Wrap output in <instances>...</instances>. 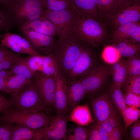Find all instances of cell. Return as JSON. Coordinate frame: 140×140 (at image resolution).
I'll return each mask as SVG.
<instances>
[{"label": "cell", "mask_w": 140, "mask_h": 140, "mask_svg": "<svg viewBox=\"0 0 140 140\" xmlns=\"http://www.w3.org/2000/svg\"><path fill=\"white\" fill-rule=\"evenodd\" d=\"M10 108L25 113L44 111L49 110L37 89L34 79L20 89L11 93L9 100Z\"/></svg>", "instance_id": "obj_1"}, {"label": "cell", "mask_w": 140, "mask_h": 140, "mask_svg": "<svg viewBox=\"0 0 140 140\" xmlns=\"http://www.w3.org/2000/svg\"><path fill=\"white\" fill-rule=\"evenodd\" d=\"M82 44L73 34L59 39L52 55L58 65V73L66 78L81 52Z\"/></svg>", "instance_id": "obj_2"}, {"label": "cell", "mask_w": 140, "mask_h": 140, "mask_svg": "<svg viewBox=\"0 0 140 140\" xmlns=\"http://www.w3.org/2000/svg\"><path fill=\"white\" fill-rule=\"evenodd\" d=\"M5 10L15 27L43 16L42 0H10L0 5Z\"/></svg>", "instance_id": "obj_3"}, {"label": "cell", "mask_w": 140, "mask_h": 140, "mask_svg": "<svg viewBox=\"0 0 140 140\" xmlns=\"http://www.w3.org/2000/svg\"><path fill=\"white\" fill-rule=\"evenodd\" d=\"M74 34L81 42L96 47L106 38V32L104 26L95 19L81 16Z\"/></svg>", "instance_id": "obj_4"}, {"label": "cell", "mask_w": 140, "mask_h": 140, "mask_svg": "<svg viewBox=\"0 0 140 140\" xmlns=\"http://www.w3.org/2000/svg\"><path fill=\"white\" fill-rule=\"evenodd\" d=\"M81 16L73 7L45 13L43 15L57 27L59 33V39L74 34Z\"/></svg>", "instance_id": "obj_5"}, {"label": "cell", "mask_w": 140, "mask_h": 140, "mask_svg": "<svg viewBox=\"0 0 140 140\" xmlns=\"http://www.w3.org/2000/svg\"><path fill=\"white\" fill-rule=\"evenodd\" d=\"M50 116L44 111L25 113L10 108L0 117L2 123L20 124L36 129L48 125Z\"/></svg>", "instance_id": "obj_6"}, {"label": "cell", "mask_w": 140, "mask_h": 140, "mask_svg": "<svg viewBox=\"0 0 140 140\" xmlns=\"http://www.w3.org/2000/svg\"><path fill=\"white\" fill-rule=\"evenodd\" d=\"M68 117L67 114L64 113L50 116L48 125L36 129L37 140H65Z\"/></svg>", "instance_id": "obj_7"}, {"label": "cell", "mask_w": 140, "mask_h": 140, "mask_svg": "<svg viewBox=\"0 0 140 140\" xmlns=\"http://www.w3.org/2000/svg\"><path fill=\"white\" fill-rule=\"evenodd\" d=\"M19 30L35 51L43 56L52 54L56 43L54 37L29 30Z\"/></svg>", "instance_id": "obj_8"}, {"label": "cell", "mask_w": 140, "mask_h": 140, "mask_svg": "<svg viewBox=\"0 0 140 140\" xmlns=\"http://www.w3.org/2000/svg\"><path fill=\"white\" fill-rule=\"evenodd\" d=\"M110 73V70L106 66L95 65L86 75L79 80L87 94L92 95L101 88Z\"/></svg>", "instance_id": "obj_9"}, {"label": "cell", "mask_w": 140, "mask_h": 140, "mask_svg": "<svg viewBox=\"0 0 140 140\" xmlns=\"http://www.w3.org/2000/svg\"><path fill=\"white\" fill-rule=\"evenodd\" d=\"M90 105L95 119L100 123L117 115L116 108L110 95L104 93L94 98Z\"/></svg>", "instance_id": "obj_10"}, {"label": "cell", "mask_w": 140, "mask_h": 140, "mask_svg": "<svg viewBox=\"0 0 140 140\" xmlns=\"http://www.w3.org/2000/svg\"><path fill=\"white\" fill-rule=\"evenodd\" d=\"M93 51L83 44L80 55L66 79L67 81L80 78L95 66V57Z\"/></svg>", "instance_id": "obj_11"}, {"label": "cell", "mask_w": 140, "mask_h": 140, "mask_svg": "<svg viewBox=\"0 0 140 140\" xmlns=\"http://www.w3.org/2000/svg\"><path fill=\"white\" fill-rule=\"evenodd\" d=\"M54 75H47L41 71L36 73L34 80L36 88L47 106H54Z\"/></svg>", "instance_id": "obj_12"}, {"label": "cell", "mask_w": 140, "mask_h": 140, "mask_svg": "<svg viewBox=\"0 0 140 140\" xmlns=\"http://www.w3.org/2000/svg\"><path fill=\"white\" fill-rule=\"evenodd\" d=\"M1 44L18 53L43 56L33 50L25 38L18 34L11 33L9 31H5Z\"/></svg>", "instance_id": "obj_13"}, {"label": "cell", "mask_w": 140, "mask_h": 140, "mask_svg": "<svg viewBox=\"0 0 140 140\" xmlns=\"http://www.w3.org/2000/svg\"><path fill=\"white\" fill-rule=\"evenodd\" d=\"M55 89L54 107L57 113L69 112L67 107L66 78L58 73L54 75Z\"/></svg>", "instance_id": "obj_14"}, {"label": "cell", "mask_w": 140, "mask_h": 140, "mask_svg": "<svg viewBox=\"0 0 140 140\" xmlns=\"http://www.w3.org/2000/svg\"><path fill=\"white\" fill-rule=\"evenodd\" d=\"M139 0L121 9L111 17L112 24L116 27L128 23L139 22L140 18Z\"/></svg>", "instance_id": "obj_15"}, {"label": "cell", "mask_w": 140, "mask_h": 140, "mask_svg": "<svg viewBox=\"0 0 140 140\" xmlns=\"http://www.w3.org/2000/svg\"><path fill=\"white\" fill-rule=\"evenodd\" d=\"M87 94L86 90L79 80L67 81L66 95L69 112H71L79 105Z\"/></svg>", "instance_id": "obj_16"}, {"label": "cell", "mask_w": 140, "mask_h": 140, "mask_svg": "<svg viewBox=\"0 0 140 140\" xmlns=\"http://www.w3.org/2000/svg\"><path fill=\"white\" fill-rule=\"evenodd\" d=\"M98 14L106 18H111L125 7L133 3L136 0H95Z\"/></svg>", "instance_id": "obj_17"}, {"label": "cell", "mask_w": 140, "mask_h": 140, "mask_svg": "<svg viewBox=\"0 0 140 140\" xmlns=\"http://www.w3.org/2000/svg\"><path fill=\"white\" fill-rule=\"evenodd\" d=\"M23 27L25 30L35 31L54 37L58 36V32L55 25L43 16L25 23Z\"/></svg>", "instance_id": "obj_18"}, {"label": "cell", "mask_w": 140, "mask_h": 140, "mask_svg": "<svg viewBox=\"0 0 140 140\" xmlns=\"http://www.w3.org/2000/svg\"><path fill=\"white\" fill-rule=\"evenodd\" d=\"M71 112L68 120L78 125L84 126L95 122L92 116L88 103L78 105Z\"/></svg>", "instance_id": "obj_19"}, {"label": "cell", "mask_w": 140, "mask_h": 140, "mask_svg": "<svg viewBox=\"0 0 140 140\" xmlns=\"http://www.w3.org/2000/svg\"><path fill=\"white\" fill-rule=\"evenodd\" d=\"M73 7L81 15L95 19L98 14L95 0H69Z\"/></svg>", "instance_id": "obj_20"}, {"label": "cell", "mask_w": 140, "mask_h": 140, "mask_svg": "<svg viewBox=\"0 0 140 140\" xmlns=\"http://www.w3.org/2000/svg\"><path fill=\"white\" fill-rule=\"evenodd\" d=\"M140 26L139 22L124 24L117 27L113 36V41L116 44L128 39Z\"/></svg>", "instance_id": "obj_21"}, {"label": "cell", "mask_w": 140, "mask_h": 140, "mask_svg": "<svg viewBox=\"0 0 140 140\" xmlns=\"http://www.w3.org/2000/svg\"><path fill=\"white\" fill-rule=\"evenodd\" d=\"M15 124L12 126L10 140H37L36 129L22 125Z\"/></svg>", "instance_id": "obj_22"}, {"label": "cell", "mask_w": 140, "mask_h": 140, "mask_svg": "<svg viewBox=\"0 0 140 140\" xmlns=\"http://www.w3.org/2000/svg\"><path fill=\"white\" fill-rule=\"evenodd\" d=\"M11 70L15 75H22L31 81L35 78L36 73L30 68L25 57H21L20 55L16 58L15 64Z\"/></svg>", "instance_id": "obj_23"}, {"label": "cell", "mask_w": 140, "mask_h": 140, "mask_svg": "<svg viewBox=\"0 0 140 140\" xmlns=\"http://www.w3.org/2000/svg\"><path fill=\"white\" fill-rule=\"evenodd\" d=\"M31 81L22 75L12 76L5 81L3 91L7 93H11L22 88Z\"/></svg>", "instance_id": "obj_24"}, {"label": "cell", "mask_w": 140, "mask_h": 140, "mask_svg": "<svg viewBox=\"0 0 140 140\" xmlns=\"http://www.w3.org/2000/svg\"><path fill=\"white\" fill-rule=\"evenodd\" d=\"M115 47L121 55L127 58L139 55V43H133L128 40L116 44Z\"/></svg>", "instance_id": "obj_25"}, {"label": "cell", "mask_w": 140, "mask_h": 140, "mask_svg": "<svg viewBox=\"0 0 140 140\" xmlns=\"http://www.w3.org/2000/svg\"><path fill=\"white\" fill-rule=\"evenodd\" d=\"M44 13L73 7L69 0H42Z\"/></svg>", "instance_id": "obj_26"}, {"label": "cell", "mask_w": 140, "mask_h": 140, "mask_svg": "<svg viewBox=\"0 0 140 140\" xmlns=\"http://www.w3.org/2000/svg\"><path fill=\"white\" fill-rule=\"evenodd\" d=\"M109 90L110 95L113 102L116 108L121 114L127 106L121 89L111 84L109 87Z\"/></svg>", "instance_id": "obj_27"}, {"label": "cell", "mask_w": 140, "mask_h": 140, "mask_svg": "<svg viewBox=\"0 0 140 140\" xmlns=\"http://www.w3.org/2000/svg\"><path fill=\"white\" fill-rule=\"evenodd\" d=\"M140 111L138 108L127 106L122 112L125 126L128 127L138 121L140 116Z\"/></svg>", "instance_id": "obj_28"}, {"label": "cell", "mask_w": 140, "mask_h": 140, "mask_svg": "<svg viewBox=\"0 0 140 140\" xmlns=\"http://www.w3.org/2000/svg\"><path fill=\"white\" fill-rule=\"evenodd\" d=\"M123 87L125 93L132 92L140 95V74L135 76H126Z\"/></svg>", "instance_id": "obj_29"}, {"label": "cell", "mask_w": 140, "mask_h": 140, "mask_svg": "<svg viewBox=\"0 0 140 140\" xmlns=\"http://www.w3.org/2000/svg\"><path fill=\"white\" fill-rule=\"evenodd\" d=\"M127 76L140 74V59L139 55L127 58L125 60Z\"/></svg>", "instance_id": "obj_30"}, {"label": "cell", "mask_w": 140, "mask_h": 140, "mask_svg": "<svg viewBox=\"0 0 140 140\" xmlns=\"http://www.w3.org/2000/svg\"><path fill=\"white\" fill-rule=\"evenodd\" d=\"M88 136L87 128L83 126L79 125L72 129L68 134H67L65 140H88Z\"/></svg>", "instance_id": "obj_31"}, {"label": "cell", "mask_w": 140, "mask_h": 140, "mask_svg": "<svg viewBox=\"0 0 140 140\" xmlns=\"http://www.w3.org/2000/svg\"><path fill=\"white\" fill-rule=\"evenodd\" d=\"M120 55L115 46L110 45L104 48L102 53V57L106 62L114 64L120 59Z\"/></svg>", "instance_id": "obj_32"}, {"label": "cell", "mask_w": 140, "mask_h": 140, "mask_svg": "<svg viewBox=\"0 0 140 140\" xmlns=\"http://www.w3.org/2000/svg\"><path fill=\"white\" fill-rule=\"evenodd\" d=\"M44 56L29 55L25 57L27 63L34 73L42 72L44 67Z\"/></svg>", "instance_id": "obj_33"}, {"label": "cell", "mask_w": 140, "mask_h": 140, "mask_svg": "<svg viewBox=\"0 0 140 140\" xmlns=\"http://www.w3.org/2000/svg\"><path fill=\"white\" fill-rule=\"evenodd\" d=\"M15 27L5 10L0 6V39L3 37L1 33L2 31H9Z\"/></svg>", "instance_id": "obj_34"}, {"label": "cell", "mask_w": 140, "mask_h": 140, "mask_svg": "<svg viewBox=\"0 0 140 140\" xmlns=\"http://www.w3.org/2000/svg\"><path fill=\"white\" fill-rule=\"evenodd\" d=\"M113 82L112 84L114 86L121 89L127 76L125 61L124 64L117 71L112 74Z\"/></svg>", "instance_id": "obj_35"}, {"label": "cell", "mask_w": 140, "mask_h": 140, "mask_svg": "<svg viewBox=\"0 0 140 140\" xmlns=\"http://www.w3.org/2000/svg\"><path fill=\"white\" fill-rule=\"evenodd\" d=\"M127 106L139 108L140 107V95L132 92L126 93L124 96Z\"/></svg>", "instance_id": "obj_36"}, {"label": "cell", "mask_w": 140, "mask_h": 140, "mask_svg": "<svg viewBox=\"0 0 140 140\" xmlns=\"http://www.w3.org/2000/svg\"><path fill=\"white\" fill-rule=\"evenodd\" d=\"M20 54L11 51L2 62L3 69L11 70L15 64L16 58Z\"/></svg>", "instance_id": "obj_37"}, {"label": "cell", "mask_w": 140, "mask_h": 140, "mask_svg": "<svg viewBox=\"0 0 140 140\" xmlns=\"http://www.w3.org/2000/svg\"><path fill=\"white\" fill-rule=\"evenodd\" d=\"M134 123L131 131L130 139L133 140H140V121L138 120Z\"/></svg>", "instance_id": "obj_38"}, {"label": "cell", "mask_w": 140, "mask_h": 140, "mask_svg": "<svg viewBox=\"0 0 140 140\" xmlns=\"http://www.w3.org/2000/svg\"><path fill=\"white\" fill-rule=\"evenodd\" d=\"M87 129L88 140H102L99 132L97 128L96 124L93 125L91 128Z\"/></svg>", "instance_id": "obj_39"}, {"label": "cell", "mask_w": 140, "mask_h": 140, "mask_svg": "<svg viewBox=\"0 0 140 140\" xmlns=\"http://www.w3.org/2000/svg\"><path fill=\"white\" fill-rule=\"evenodd\" d=\"M9 100L0 94V114H3L10 108Z\"/></svg>", "instance_id": "obj_40"}, {"label": "cell", "mask_w": 140, "mask_h": 140, "mask_svg": "<svg viewBox=\"0 0 140 140\" xmlns=\"http://www.w3.org/2000/svg\"><path fill=\"white\" fill-rule=\"evenodd\" d=\"M107 120L114 129H119L122 130V125L117 114L111 117Z\"/></svg>", "instance_id": "obj_41"}, {"label": "cell", "mask_w": 140, "mask_h": 140, "mask_svg": "<svg viewBox=\"0 0 140 140\" xmlns=\"http://www.w3.org/2000/svg\"><path fill=\"white\" fill-rule=\"evenodd\" d=\"M11 51L7 46L1 43L0 44V71L3 69L2 64L3 61Z\"/></svg>", "instance_id": "obj_42"}, {"label": "cell", "mask_w": 140, "mask_h": 140, "mask_svg": "<svg viewBox=\"0 0 140 140\" xmlns=\"http://www.w3.org/2000/svg\"><path fill=\"white\" fill-rule=\"evenodd\" d=\"M96 124L107 133L111 135L114 129L107 120L100 123H97Z\"/></svg>", "instance_id": "obj_43"}, {"label": "cell", "mask_w": 140, "mask_h": 140, "mask_svg": "<svg viewBox=\"0 0 140 140\" xmlns=\"http://www.w3.org/2000/svg\"><path fill=\"white\" fill-rule=\"evenodd\" d=\"M127 40L129 42L133 43H140V26Z\"/></svg>", "instance_id": "obj_44"}, {"label": "cell", "mask_w": 140, "mask_h": 140, "mask_svg": "<svg viewBox=\"0 0 140 140\" xmlns=\"http://www.w3.org/2000/svg\"><path fill=\"white\" fill-rule=\"evenodd\" d=\"M125 60L124 59H120L116 62L114 64L110 70V73L111 74L119 70L125 63Z\"/></svg>", "instance_id": "obj_45"}, {"label": "cell", "mask_w": 140, "mask_h": 140, "mask_svg": "<svg viewBox=\"0 0 140 140\" xmlns=\"http://www.w3.org/2000/svg\"><path fill=\"white\" fill-rule=\"evenodd\" d=\"M96 126L102 140H114L111 135L107 133L97 124Z\"/></svg>", "instance_id": "obj_46"}, {"label": "cell", "mask_w": 140, "mask_h": 140, "mask_svg": "<svg viewBox=\"0 0 140 140\" xmlns=\"http://www.w3.org/2000/svg\"><path fill=\"white\" fill-rule=\"evenodd\" d=\"M13 124L9 123L6 129L1 140H10L12 131Z\"/></svg>", "instance_id": "obj_47"}, {"label": "cell", "mask_w": 140, "mask_h": 140, "mask_svg": "<svg viewBox=\"0 0 140 140\" xmlns=\"http://www.w3.org/2000/svg\"><path fill=\"white\" fill-rule=\"evenodd\" d=\"M13 74L11 70L3 69L0 71V77L6 81L11 77Z\"/></svg>", "instance_id": "obj_48"}, {"label": "cell", "mask_w": 140, "mask_h": 140, "mask_svg": "<svg viewBox=\"0 0 140 140\" xmlns=\"http://www.w3.org/2000/svg\"><path fill=\"white\" fill-rule=\"evenodd\" d=\"M122 130L115 129L113 130L111 135L114 140H120L122 139Z\"/></svg>", "instance_id": "obj_49"}, {"label": "cell", "mask_w": 140, "mask_h": 140, "mask_svg": "<svg viewBox=\"0 0 140 140\" xmlns=\"http://www.w3.org/2000/svg\"><path fill=\"white\" fill-rule=\"evenodd\" d=\"M9 123H2L0 125V140H1L5 131L8 127Z\"/></svg>", "instance_id": "obj_50"}, {"label": "cell", "mask_w": 140, "mask_h": 140, "mask_svg": "<svg viewBox=\"0 0 140 140\" xmlns=\"http://www.w3.org/2000/svg\"><path fill=\"white\" fill-rule=\"evenodd\" d=\"M6 81L0 77V91H3Z\"/></svg>", "instance_id": "obj_51"}, {"label": "cell", "mask_w": 140, "mask_h": 140, "mask_svg": "<svg viewBox=\"0 0 140 140\" xmlns=\"http://www.w3.org/2000/svg\"><path fill=\"white\" fill-rule=\"evenodd\" d=\"M10 0H0V4H4Z\"/></svg>", "instance_id": "obj_52"}, {"label": "cell", "mask_w": 140, "mask_h": 140, "mask_svg": "<svg viewBox=\"0 0 140 140\" xmlns=\"http://www.w3.org/2000/svg\"><path fill=\"white\" fill-rule=\"evenodd\" d=\"M0 122H1V121H0V124H1V123Z\"/></svg>", "instance_id": "obj_53"}, {"label": "cell", "mask_w": 140, "mask_h": 140, "mask_svg": "<svg viewBox=\"0 0 140 140\" xmlns=\"http://www.w3.org/2000/svg\"></svg>", "instance_id": "obj_54"}]
</instances>
